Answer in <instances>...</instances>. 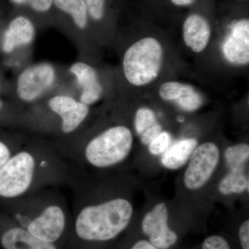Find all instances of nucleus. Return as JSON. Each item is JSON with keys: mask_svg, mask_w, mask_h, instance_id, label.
<instances>
[{"mask_svg": "<svg viewBox=\"0 0 249 249\" xmlns=\"http://www.w3.org/2000/svg\"><path fill=\"white\" fill-rule=\"evenodd\" d=\"M77 175L57 147L32 142L11 155L0 170V200L9 201L34 192L71 185Z\"/></svg>", "mask_w": 249, "mask_h": 249, "instance_id": "f257e3e1", "label": "nucleus"}, {"mask_svg": "<svg viewBox=\"0 0 249 249\" xmlns=\"http://www.w3.org/2000/svg\"><path fill=\"white\" fill-rule=\"evenodd\" d=\"M70 186L74 196L71 229L78 243L109 242L128 227L133 214L128 199L121 196L97 199L78 176Z\"/></svg>", "mask_w": 249, "mask_h": 249, "instance_id": "f03ea898", "label": "nucleus"}, {"mask_svg": "<svg viewBox=\"0 0 249 249\" xmlns=\"http://www.w3.org/2000/svg\"><path fill=\"white\" fill-rule=\"evenodd\" d=\"M45 188L4 201L9 217L37 238L57 245L71 228V214L61 193Z\"/></svg>", "mask_w": 249, "mask_h": 249, "instance_id": "7ed1b4c3", "label": "nucleus"}, {"mask_svg": "<svg viewBox=\"0 0 249 249\" xmlns=\"http://www.w3.org/2000/svg\"><path fill=\"white\" fill-rule=\"evenodd\" d=\"M133 145L132 131L124 124L109 126L92 135L79 133L57 147L67 160L78 166L106 169L122 163Z\"/></svg>", "mask_w": 249, "mask_h": 249, "instance_id": "20e7f679", "label": "nucleus"}, {"mask_svg": "<svg viewBox=\"0 0 249 249\" xmlns=\"http://www.w3.org/2000/svg\"><path fill=\"white\" fill-rule=\"evenodd\" d=\"M27 111V127L45 133L57 134L63 142L80 133L88 120L90 107L67 93L51 95L43 105Z\"/></svg>", "mask_w": 249, "mask_h": 249, "instance_id": "39448f33", "label": "nucleus"}, {"mask_svg": "<svg viewBox=\"0 0 249 249\" xmlns=\"http://www.w3.org/2000/svg\"><path fill=\"white\" fill-rule=\"evenodd\" d=\"M163 60V47L157 39H141L124 52L122 61L124 78L134 86L150 84L160 75Z\"/></svg>", "mask_w": 249, "mask_h": 249, "instance_id": "423d86ee", "label": "nucleus"}, {"mask_svg": "<svg viewBox=\"0 0 249 249\" xmlns=\"http://www.w3.org/2000/svg\"><path fill=\"white\" fill-rule=\"evenodd\" d=\"M58 77L57 67L51 62H37L24 67L15 81L18 102L31 107L38 104L55 88Z\"/></svg>", "mask_w": 249, "mask_h": 249, "instance_id": "0eeeda50", "label": "nucleus"}, {"mask_svg": "<svg viewBox=\"0 0 249 249\" xmlns=\"http://www.w3.org/2000/svg\"><path fill=\"white\" fill-rule=\"evenodd\" d=\"M220 152L215 143L206 142L196 147L191 157L183 181L188 189H199L204 186L217 168Z\"/></svg>", "mask_w": 249, "mask_h": 249, "instance_id": "6e6552de", "label": "nucleus"}, {"mask_svg": "<svg viewBox=\"0 0 249 249\" xmlns=\"http://www.w3.org/2000/svg\"><path fill=\"white\" fill-rule=\"evenodd\" d=\"M36 33L37 24L32 18L23 13H11L0 36L1 52L9 55L29 47L35 40Z\"/></svg>", "mask_w": 249, "mask_h": 249, "instance_id": "1a4fd4ad", "label": "nucleus"}, {"mask_svg": "<svg viewBox=\"0 0 249 249\" xmlns=\"http://www.w3.org/2000/svg\"><path fill=\"white\" fill-rule=\"evenodd\" d=\"M168 220V208L163 202L156 205L142 219V232L157 249H169L178 242V236L170 229Z\"/></svg>", "mask_w": 249, "mask_h": 249, "instance_id": "9d476101", "label": "nucleus"}, {"mask_svg": "<svg viewBox=\"0 0 249 249\" xmlns=\"http://www.w3.org/2000/svg\"><path fill=\"white\" fill-rule=\"evenodd\" d=\"M69 73L74 79L79 90L78 99L91 107L101 99L103 86L97 70L85 61H76L69 67Z\"/></svg>", "mask_w": 249, "mask_h": 249, "instance_id": "9b49d317", "label": "nucleus"}, {"mask_svg": "<svg viewBox=\"0 0 249 249\" xmlns=\"http://www.w3.org/2000/svg\"><path fill=\"white\" fill-rule=\"evenodd\" d=\"M55 24L76 34H85L91 23L84 0H53Z\"/></svg>", "mask_w": 249, "mask_h": 249, "instance_id": "f8f14e48", "label": "nucleus"}, {"mask_svg": "<svg viewBox=\"0 0 249 249\" xmlns=\"http://www.w3.org/2000/svg\"><path fill=\"white\" fill-rule=\"evenodd\" d=\"M223 53L227 60L236 65L249 62V21L242 19L232 27L223 45Z\"/></svg>", "mask_w": 249, "mask_h": 249, "instance_id": "ddd939ff", "label": "nucleus"}, {"mask_svg": "<svg viewBox=\"0 0 249 249\" xmlns=\"http://www.w3.org/2000/svg\"><path fill=\"white\" fill-rule=\"evenodd\" d=\"M0 234V244L4 249H58L57 245L37 238L20 227L11 217Z\"/></svg>", "mask_w": 249, "mask_h": 249, "instance_id": "4468645a", "label": "nucleus"}, {"mask_svg": "<svg viewBox=\"0 0 249 249\" xmlns=\"http://www.w3.org/2000/svg\"><path fill=\"white\" fill-rule=\"evenodd\" d=\"M162 99L174 102L180 109L186 111L197 110L202 106V96L191 85L170 81L160 87Z\"/></svg>", "mask_w": 249, "mask_h": 249, "instance_id": "2eb2a0df", "label": "nucleus"}, {"mask_svg": "<svg viewBox=\"0 0 249 249\" xmlns=\"http://www.w3.org/2000/svg\"><path fill=\"white\" fill-rule=\"evenodd\" d=\"M11 12H20L32 18L37 25L55 24L53 0H0Z\"/></svg>", "mask_w": 249, "mask_h": 249, "instance_id": "dca6fc26", "label": "nucleus"}, {"mask_svg": "<svg viewBox=\"0 0 249 249\" xmlns=\"http://www.w3.org/2000/svg\"><path fill=\"white\" fill-rule=\"evenodd\" d=\"M211 31L209 22L199 14H192L183 23L185 45L196 53H201L209 45Z\"/></svg>", "mask_w": 249, "mask_h": 249, "instance_id": "f3484780", "label": "nucleus"}, {"mask_svg": "<svg viewBox=\"0 0 249 249\" xmlns=\"http://www.w3.org/2000/svg\"><path fill=\"white\" fill-rule=\"evenodd\" d=\"M134 127L141 142L146 145L163 132L155 112L148 107H141L137 109L134 118Z\"/></svg>", "mask_w": 249, "mask_h": 249, "instance_id": "a211bd4d", "label": "nucleus"}, {"mask_svg": "<svg viewBox=\"0 0 249 249\" xmlns=\"http://www.w3.org/2000/svg\"><path fill=\"white\" fill-rule=\"evenodd\" d=\"M195 139H186L174 144L162 156L161 163L165 168L178 170L186 164L197 146Z\"/></svg>", "mask_w": 249, "mask_h": 249, "instance_id": "6ab92c4d", "label": "nucleus"}, {"mask_svg": "<svg viewBox=\"0 0 249 249\" xmlns=\"http://www.w3.org/2000/svg\"><path fill=\"white\" fill-rule=\"evenodd\" d=\"M249 178L245 170H231L219 183V191L223 195L240 194L249 191Z\"/></svg>", "mask_w": 249, "mask_h": 249, "instance_id": "aec40b11", "label": "nucleus"}, {"mask_svg": "<svg viewBox=\"0 0 249 249\" xmlns=\"http://www.w3.org/2000/svg\"><path fill=\"white\" fill-rule=\"evenodd\" d=\"M249 158V145L240 143L227 147L225 159L231 170H245Z\"/></svg>", "mask_w": 249, "mask_h": 249, "instance_id": "412c9836", "label": "nucleus"}, {"mask_svg": "<svg viewBox=\"0 0 249 249\" xmlns=\"http://www.w3.org/2000/svg\"><path fill=\"white\" fill-rule=\"evenodd\" d=\"M91 24L103 22L107 16L109 0H84Z\"/></svg>", "mask_w": 249, "mask_h": 249, "instance_id": "4be33fe9", "label": "nucleus"}, {"mask_svg": "<svg viewBox=\"0 0 249 249\" xmlns=\"http://www.w3.org/2000/svg\"><path fill=\"white\" fill-rule=\"evenodd\" d=\"M0 119H6L13 124H22L25 127L26 111L10 107L0 98Z\"/></svg>", "mask_w": 249, "mask_h": 249, "instance_id": "5701e85b", "label": "nucleus"}, {"mask_svg": "<svg viewBox=\"0 0 249 249\" xmlns=\"http://www.w3.org/2000/svg\"><path fill=\"white\" fill-rule=\"evenodd\" d=\"M23 140L20 139H9L0 137V170L9 160L13 154L22 146Z\"/></svg>", "mask_w": 249, "mask_h": 249, "instance_id": "b1692460", "label": "nucleus"}, {"mask_svg": "<svg viewBox=\"0 0 249 249\" xmlns=\"http://www.w3.org/2000/svg\"><path fill=\"white\" fill-rule=\"evenodd\" d=\"M171 142V137L167 132H161L150 144L149 151L153 155H160L164 153Z\"/></svg>", "mask_w": 249, "mask_h": 249, "instance_id": "393cba45", "label": "nucleus"}, {"mask_svg": "<svg viewBox=\"0 0 249 249\" xmlns=\"http://www.w3.org/2000/svg\"><path fill=\"white\" fill-rule=\"evenodd\" d=\"M202 249H231L227 240L222 236L212 235L203 242Z\"/></svg>", "mask_w": 249, "mask_h": 249, "instance_id": "a878e982", "label": "nucleus"}, {"mask_svg": "<svg viewBox=\"0 0 249 249\" xmlns=\"http://www.w3.org/2000/svg\"><path fill=\"white\" fill-rule=\"evenodd\" d=\"M239 238L242 249H249V221L242 223L239 229Z\"/></svg>", "mask_w": 249, "mask_h": 249, "instance_id": "bb28decb", "label": "nucleus"}, {"mask_svg": "<svg viewBox=\"0 0 249 249\" xmlns=\"http://www.w3.org/2000/svg\"><path fill=\"white\" fill-rule=\"evenodd\" d=\"M130 249H159L146 240H139L134 244Z\"/></svg>", "mask_w": 249, "mask_h": 249, "instance_id": "cd10ccee", "label": "nucleus"}, {"mask_svg": "<svg viewBox=\"0 0 249 249\" xmlns=\"http://www.w3.org/2000/svg\"><path fill=\"white\" fill-rule=\"evenodd\" d=\"M173 4L178 6H184L191 5L195 0H170Z\"/></svg>", "mask_w": 249, "mask_h": 249, "instance_id": "c85d7f7f", "label": "nucleus"}, {"mask_svg": "<svg viewBox=\"0 0 249 249\" xmlns=\"http://www.w3.org/2000/svg\"><path fill=\"white\" fill-rule=\"evenodd\" d=\"M3 91V86L2 83H1V80H0V95H1V92Z\"/></svg>", "mask_w": 249, "mask_h": 249, "instance_id": "c756f323", "label": "nucleus"}]
</instances>
